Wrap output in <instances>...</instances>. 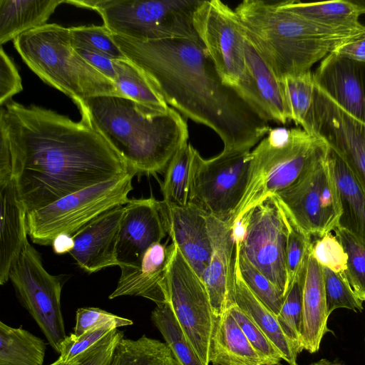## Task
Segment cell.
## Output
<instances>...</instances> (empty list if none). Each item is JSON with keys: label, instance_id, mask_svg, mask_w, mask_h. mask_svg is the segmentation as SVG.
Here are the masks:
<instances>
[{"label": "cell", "instance_id": "15", "mask_svg": "<svg viewBox=\"0 0 365 365\" xmlns=\"http://www.w3.org/2000/svg\"><path fill=\"white\" fill-rule=\"evenodd\" d=\"M302 128L338 154L365 191V123L345 111L315 84L313 105Z\"/></svg>", "mask_w": 365, "mask_h": 365}, {"label": "cell", "instance_id": "47", "mask_svg": "<svg viewBox=\"0 0 365 365\" xmlns=\"http://www.w3.org/2000/svg\"><path fill=\"white\" fill-rule=\"evenodd\" d=\"M23 90L21 78L11 58L0 49V104L3 105Z\"/></svg>", "mask_w": 365, "mask_h": 365}, {"label": "cell", "instance_id": "38", "mask_svg": "<svg viewBox=\"0 0 365 365\" xmlns=\"http://www.w3.org/2000/svg\"><path fill=\"white\" fill-rule=\"evenodd\" d=\"M334 231L347 255L346 269L344 274L354 292L364 302L365 301V242L338 226Z\"/></svg>", "mask_w": 365, "mask_h": 365}, {"label": "cell", "instance_id": "36", "mask_svg": "<svg viewBox=\"0 0 365 365\" xmlns=\"http://www.w3.org/2000/svg\"><path fill=\"white\" fill-rule=\"evenodd\" d=\"M235 260L243 281L250 291L277 317L284 299V293L240 254L236 242Z\"/></svg>", "mask_w": 365, "mask_h": 365}, {"label": "cell", "instance_id": "44", "mask_svg": "<svg viewBox=\"0 0 365 365\" xmlns=\"http://www.w3.org/2000/svg\"><path fill=\"white\" fill-rule=\"evenodd\" d=\"M118 328L117 324L109 323L92 329L81 336L74 334L67 335L60 346L58 358L65 362L72 361Z\"/></svg>", "mask_w": 365, "mask_h": 365}, {"label": "cell", "instance_id": "29", "mask_svg": "<svg viewBox=\"0 0 365 365\" xmlns=\"http://www.w3.org/2000/svg\"><path fill=\"white\" fill-rule=\"evenodd\" d=\"M277 3L282 9L320 25L336 28L362 25L359 21L360 15L350 0L312 3L287 0Z\"/></svg>", "mask_w": 365, "mask_h": 365}, {"label": "cell", "instance_id": "46", "mask_svg": "<svg viewBox=\"0 0 365 365\" xmlns=\"http://www.w3.org/2000/svg\"><path fill=\"white\" fill-rule=\"evenodd\" d=\"M124 337L123 332L113 329L104 339L81 355L80 365H109L118 341Z\"/></svg>", "mask_w": 365, "mask_h": 365}, {"label": "cell", "instance_id": "12", "mask_svg": "<svg viewBox=\"0 0 365 365\" xmlns=\"http://www.w3.org/2000/svg\"><path fill=\"white\" fill-rule=\"evenodd\" d=\"M274 196L289 218L310 237L319 238L338 225L341 209L327 155Z\"/></svg>", "mask_w": 365, "mask_h": 365}, {"label": "cell", "instance_id": "19", "mask_svg": "<svg viewBox=\"0 0 365 365\" xmlns=\"http://www.w3.org/2000/svg\"><path fill=\"white\" fill-rule=\"evenodd\" d=\"M166 232L201 279L212 252L207 213L194 203L170 205L160 201Z\"/></svg>", "mask_w": 365, "mask_h": 365}, {"label": "cell", "instance_id": "43", "mask_svg": "<svg viewBox=\"0 0 365 365\" xmlns=\"http://www.w3.org/2000/svg\"><path fill=\"white\" fill-rule=\"evenodd\" d=\"M311 253L322 267L340 273H344L346 269L347 255L331 232L312 242Z\"/></svg>", "mask_w": 365, "mask_h": 365}, {"label": "cell", "instance_id": "10", "mask_svg": "<svg viewBox=\"0 0 365 365\" xmlns=\"http://www.w3.org/2000/svg\"><path fill=\"white\" fill-rule=\"evenodd\" d=\"M250 152L223 149L217 155L205 159L196 150L189 202L230 225L249 182Z\"/></svg>", "mask_w": 365, "mask_h": 365}, {"label": "cell", "instance_id": "17", "mask_svg": "<svg viewBox=\"0 0 365 365\" xmlns=\"http://www.w3.org/2000/svg\"><path fill=\"white\" fill-rule=\"evenodd\" d=\"M166 234L159 200L152 197L129 200L124 205L118 234L119 266L138 264L145 252L161 242Z\"/></svg>", "mask_w": 365, "mask_h": 365}, {"label": "cell", "instance_id": "48", "mask_svg": "<svg viewBox=\"0 0 365 365\" xmlns=\"http://www.w3.org/2000/svg\"><path fill=\"white\" fill-rule=\"evenodd\" d=\"M75 49L92 67L114 83L117 77L114 67V60L92 51L83 48Z\"/></svg>", "mask_w": 365, "mask_h": 365}, {"label": "cell", "instance_id": "2", "mask_svg": "<svg viewBox=\"0 0 365 365\" xmlns=\"http://www.w3.org/2000/svg\"><path fill=\"white\" fill-rule=\"evenodd\" d=\"M167 104L214 130L226 150H251L272 129L221 79L197 39L141 41L111 34Z\"/></svg>", "mask_w": 365, "mask_h": 365}, {"label": "cell", "instance_id": "22", "mask_svg": "<svg viewBox=\"0 0 365 365\" xmlns=\"http://www.w3.org/2000/svg\"><path fill=\"white\" fill-rule=\"evenodd\" d=\"M169 246L161 242L152 245L137 265H120V278L110 299L121 296L148 299L156 306L168 302L165 276Z\"/></svg>", "mask_w": 365, "mask_h": 365}, {"label": "cell", "instance_id": "3", "mask_svg": "<svg viewBox=\"0 0 365 365\" xmlns=\"http://www.w3.org/2000/svg\"><path fill=\"white\" fill-rule=\"evenodd\" d=\"M78 109L81 120L104 137L135 175L163 171L187 143V120L171 107L158 113L125 97L98 96L87 99Z\"/></svg>", "mask_w": 365, "mask_h": 365}, {"label": "cell", "instance_id": "18", "mask_svg": "<svg viewBox=\"0 0 365 365\" xmlns=\"http://www.w3.org/2000/svg\"><path fill=\"white\" fill-rule=\"evenodd\" d=\"M212 252L201 277L212 311L220 320L235 300V239L233 227L207 214Z\"/></svg>", "mask_w": 365, "mask_h": 365}, {"label": "cell", "instance_id": "41", "mask_svg": "<svg viewBox=\"0 0 365 365\" xmlns=\"http://www.w3.org/2000/svg\"><path fill=\"white\" fill-rule=\"evenodd\" d=\"M228 309L259 356L263 364H280V361L283 360L280 353L253 320L236 303Z\"/></svg>", "mask_w": 365, "mask_h": 365}, {"label": "cell", "instance_id": "8", "mask_svg": "<svg viewBox=\"0 0 365 365\" xmlns=\"http://www.w3.org/2000/svg\"><path fill=\"white\" fill-rule=\"evenodd\" d=\"M134 173L68 195L43 207L26 213L28 235L33 242L51 245L61 234L73 235L102 213L125 205L133 189Z\"/></svg>", "mask_w": 365, "mask_h": 365}, {"label": "cell", "instance_id": "14", "mask_svg": "<svg viewBox=\"0 0 365 365\" xmlns=\"http://www.w3.org/2000/svg\"><path fill=\"white\" fill-rule=\"evenodd\" d=\"M193 25L221 79L235 88L245 71V34L236 11L220 0H202Z\"/></svg>", "mask_w": 365, "mask_h": 365}, {"label": "cell", "instance_id": "26", "mask_svg": "<svg viewBox=\"0 0 365 365\" xmlns=\"http://www.w3.org/2000/svg\"><path fill=\"white\" fill-rule=\"evenodd\" d=\"M235 300L236 304L263 331L288 364H297L300 353L297 346L283 331L277 315L265 306L243 281L235 260Z\"/></svg>", "mask_w": 365, "mask_h": 365}, {"label": "cell", "instance_id": "49", "mask_svg": "<svg viewBox=\"0 0 365 365\" xmlns=\"http://www.w3.org/2000/svg\"><path fill=\"white\" fill-rule=\"evenodd\" d=\"M333 52L341 56L365 63V35L339 46Z\"/></svg>", "mask_w": 365, "mask_h": 365}, {"label": "cell", "instance_id": "40", "mask_svg": "<svg viewBox=\"0 0 365 365\" xmlns=\"http://www.w3.org/2000/svg\"><path fill=\"white\" fill-rule=\"evenodd\" d=\"M322 271L329 315L339 308L361 312L363 301L354 292L344 273L324 267H322Z\"/></svg>", "mask_w": 365, "mask_h": 365}, {"label": "cell", "instance_id": "23", "mask_svg": "<svg viewBox=\"0 0 365 365\" xmlns=\"http://www.w3.org/2000/svg\"><path fill=\"white\" fill-rule=\"evenodd\" d=\"M0 284L9 273L28 242L26 211L19 200L12 174L0 176Z\"/></svg>", "mask_w": 365, "mask_h": 365}, {"label": "cell", "instance_id": "30", "mask_svg": "<svg viewBox=\"0 0 365 365\" xmlns=\"http://www.w3.org/2000/svg\"><path fill=\"white\" fill-rule=\"evenodd\" d=\"M46 351L42 339L0 322V365H43Z\"/></svg>", "mask_w": 365, "mask_h": 365}, {"label": "cell", "instance_id": "33", "mask_svg": "<svg viewBox=\"0 0 365 365\" xmlns=\"http://www.w3.org/2000/svg\"><path fill=\"white\" fill-rule=\"evenodd\" d=\"M196 149L190 143L182 145L172 158L161 184L163 201L170 205L189 203L192 165Z\"/></svg>", "mask_w": 365, "mask_h": 365}, {"label": "cell", "instance_id": "21", "mask_svg": "<svg viewBox=\"0 0 365 365\" xmlns=\"http://www.w3.org/2000/svg\"><path fill=\"white\" fill-rule=\"evenodd\" d=\"M124 205L113 207L88 222L73 235L70 255L84 271L93 273L119 266L116 249Z\"/></svg>", "mask_w": 365, "mask_h": 365}, {"label": "cell", "instance_id": "51", "mask_svg": "<svg viewBox=\"0 0 365 365\" xmlns=\"http://www.w3.org/2000/svg\"><path fill=\"white\" fill-rule=\"evenodd\" d=\"M359 15L365 14V0H350Z\"/></svg>", "mask_w": 365, "mask_h": 365}, {"label": "cell", "instance_id": "7", "mask_svg": "<svg viewBox=\"0 0 365 365\" xmlns=\"http://www.w3.org/2000/svg\"><path fill=\"white\" fill-rule=\"evenodd\" d=\"M66 4L96 11L115 35L141 41L197 39L193 14L200 0H84Z\"/></svg>", "mask_w": 365, "mask_h": 365}, {"label": "cell", "instance_id": "25", "mask_svg": "<svg viewBox=\"0 0 365 365\" xmlns=\"http://www.w3.org/2000/svg\"><path fill=\"white\" fill-rule=\"evenodd\" d=\"M327 160L341 209L337 226L365 242V191L344 161L331 148Z\"/></svg>", "mask_w": 365, "mask_h": 365}, {"label": "cell", "instance_id": "1", "mask_svg": "<svg viewBox=\"0 0 365 365\" xmlns=\"http://www.w3.org/2000/svg\"><path fill=\"white\" fill-rule=\"evenodd\" d=\"M0 130L9 140L12 177L26 213L133 173L89 123L51 110L9 101L1 108Z\"/></svg>", "mask_w": 365, "mask_h": 365}, {"label": "cell", "instance_id": "16", "mask_svg": "<svg viewBox=\"0 0 365 365\" xmlns=\"http://www.w3.org/2000/svg\"><path fill=\"white\" fill-rule=\"evenodd\" d=\"M234 89L264 120L281 124L290 120L281 79L246 34L245 71Z\"/></svg>", "mask_w": 365, "mask_h": 365}, {"label": "cell", "instance_id": "9", "mask_svg": "<svg viewBox=\"0 0 365 365\" xmlns=\"http://www.w3.org/2000/svg\"><path fill=\"white\" fill-rule=\"evenodd\" d=\"M165 285L168 302L179 324L201 361L209 365L220 320L202 279L173 242L169 245Z\"/></svg>", "mask_w": 365, "mask_h": 365}, {"label": "cell", "instance_id": "31", "mask_svg": "<svg viewBox=\"0 0 365 365\" xmlns=\"http://www.w3.org/2000/svg\"><path fill=\"white\" fill-rule=\"evenodd\" d=\"M118 91L140 107L154 112H166L170 108L144 73L128 59L114 60Z\"/></svg>", "mask_w": 365, "mask_h": 365}, {"label": "cell", "instance_id": "27", "mask_svg": "<svg viewBox=\"0 0 365 365\" xmlns=\"http://www.w3.org/2000/svg\"><path fill=\"white\" fill-rule=\"evenodd\" d=\"M66 0H0V43L46 24Z\"/></svg>", "mask_w": 365, "mask_h": 365}, {"label": "cell", "instance_id": "35", "mask_svg": "<svg viewBox=\"0 0 365 365\" xmlns=\"http://www.w3.org/2000/svg\"><path fill=\"white\" fill-rule=\"evenodd\" d=\"M290 120L302 126L312 107L315 83L311 71L281 78Z\"/></svg>", "mask_w": 365, "mask_h": 365}, {"label": "cell", "instance_id": "37", "mask_svg": "<svg viewBox=\"0 0 365 365\" xmlns=\"http://www.w3.org/2000/svg\"><path fill=\"white\" fill-rule=\"evenodd\" d=\"M307 260L286 292L279 314L277 315V319L283 331L297 346L300 352L302 351L300 346L302 288Z\"/></svg>", "mask_w": 365, "mask_h": 365}, {"label": "cell", "instance_id": "4", "mask_svg": "<svg viewBox=\"0 0 365 365\" xmlns=\"http://www.w3.org/2000/svg\"><path fill=\"white\" fill-rule=\"evenodd\" d=\"M245 34L279 78L310 71L339 46L365 35V25L336 28L286 11L277 1L245 0L235 9Z\"/></svg>", "mask_w": 365, "mask_h": 365}, {"label": "cell", "instance_id": "32", "mask_svg": "<svg viewBox=\"0 0 365 365\" xmlns=\"http://www.w3.org/2000/svg\"><path fill=\"white\" fill-rule=\"evenodd\" d=\"M109 365H178L165 342L143 335L138 339L123 337Z\"/></svg>", "mask_w": 365, "mask_h": 365}, {"label": "cell", "instance_id": "52", "mask_svg": "<svg viewBox=\"0 0 365 365\" xmlns=\"http://www.w3.org/2000/svg\"><path fill=\"white\" fill-rule=\"evenodd\" d=\"M81 361V356L73 359V361H70V362H65L58 358L56 361H54L53 363H52L49 365H80Z\"/></svg>", "mask_w": 365, "mask_h": 365}, {"label": "cell", "instance_id": "53", "mask_svg": "<svg viewBox=\"0 0 365 365\" xmlns=\"http://www.w3.org/2000/svg\"><path fill=\"white\" fill-rule=\"evenodd\" d=\"M309 365H344L339 362H333L326 359H322L317 361L310 364Z\"/></svg>", "mask_w": 365, "mask_h": 365}, {"label": "cell", "instance_id": "20", "mask_svg": "<svg viewBox=\"0 0 365 365\" xmlns=\"http://www.w3.org/2000/svg\"><path fill=\"white\" fill-rule=\"evenodd\" d=\"M313 78L341 108L365 123V63L331 52L322 61Z\"/></svg>", "mask_w": 365, "mask_h": 365}, {"label": "cell", "instance_id": "11", "mask_svg": "<svg viewBox=\"0 0 365 365\" xmlns=\"http://www.w3.org/2000/svg\"><path fill=\"white\" fill-rule=\"evenodd\" d=\"M237 223L242 225V231L234 235L240 254L285 295L288 222L277 199L266 198Z\"/></svg>", "mask_w": 365, "mask_h": 365}, {"label": "cell", "instance_id": "34", "mask_svg": "<svg viewBox=\"0 0 365 365\" xmlns=\"http://www.w3.org/2000/svg\"><path fill=\"white\" fill-rule=\"evenodd\" d=\"M150 318L178 365H204L183 332L168 302L156 306L151 312Z\"/></svg>", "mask_w": 365, "mask_h": 365}, {"label": "cell", "instance_id": "45", "mask_svg": "<svg viewBox=\"0 0 365 365\" xmlns=\"http://www.w3.org/2000/svg\"><path fill=\"white\" fill-rule=\"evenodd\" d=\"M114 323L118 327L132 325L133 321L97 307H81L76 312L73 333L81 336L86 331L106 324Z\"/></svg>", "mask_w": 365, "mask_h": 365}, {"label": "cell", "instance_id": "42", "mask_svg": "<svg viewBox=\"0 0 365 365\" xmlns=\"http://www.w3.org/2000/svg\"><path fill=\"white\" fill-rule=\"evenodd\" d=\"M287 217L288 236L286 249V269L289 289L295 277L308 259L312 241V237L300 230L287 215Z\"/></svg>", "mask_w": 365, "mask_h": 365}, {"label": "cell", "instance_id": "50", "mask_svg": "<svg viewBox=\"0 0 365 365\" xmlns=\"http://www.w3.org/2000/svg\"><path fill=\"white\" fill-rule=\"evenodd\" d=\"M52 247L55 253L62 255L70 253L74 246L73 237L68 234H61L54 238Z\"/></svg>", "mask_w": 365, "mask_h": 365}, {"label": "cell", "instance_id": "5", "mask_svg": "<svg viewBox=\"0 0 365 365\" xmlns=\"http://www.w3.org/2000/svg\"><path fill=\"white\" fill-rule=\"evenodd\" d=\"M13 41L30 69L43 81L71 98L78 108L95 96L123 97L113 82L76 51L69 28L46 24L21 34Z\"/></svg>", "mask_w": 365, "mask_h": 365}, {"label": "cell", "instance_id": "6", "mask_svg": "<svg viewBox=\"0 0 365 365\" xmlns=\"http://www.w3.org/2000/svg\"><path fill=\"white\" fill-rule=\"evenodd\" d=\"M328 145L300 128L270 131L250 152V179L233 227L266 198L284 190L321 158Z\"/></svg>", "mask_w": 365, "mask_h": 365}, {"label": "cell", "instance_id": "24", "mask_svg": "<svg viewBox=\"0 0 365 365\" xmlns=\"http://www.w3.org/2000/svg\"><path fill=\"white\" fill-rule=\"evenodd\" d=\"M327 308L322 266L311 253L307 262L302 288L300 346L311 354L320 348L323 336L330 329Z\"/></svg>", "mask_w": 365, "mask_h": 365}, {"label": "cell", "instance_id": "39", "mask_svg": "<svg viewBox=\"0 0 365 365\" xmlns=\"http://www.w3.org/2000/svg\"><path fill=\"white\" fill-rule=\"evenodd\" d=\"M69 29L74 48L97 52L113 60L127 59L104 25L81 26L70 27Z\"/></svg>", "mask_w": 365, "mask_h": 365}, {"label": "cell", "instance_id": "54", "mask_svg": "<svg viewBox=\"0 0 365 365\" xmlns=\"http://www.w3.org/2000/svg\"><path fill=\"white\" fill-rule=\"evenodd\" d=\"M279 365H282V364H279ZM289 365H298V364H289Z\"/></svg>", "mask_w": 365, "mask_h": 365}, {"label": "cell", "instance_id": "13", "mask_svg": "<svg viewBox=\"0 0 365 365\" xmlns=\"http://www.w3.org/2000/svg\"><path fill=\"white\" fill-rule=\"evenodd\" d=\"M21 305L34 319L53 349L59 353L67 336L61 306L62 280L43 267L39 253L29 241L9 273Z\"/></svg>", "mask_w": 365, "mask_h": 365}, {"label": "cell", "instance_id": "28", "mask_svg": "<svg viewBox=\"0 0 365 365\" xmlns=\"http://www.w3.org/2000/svg\"><path fill=\"white\" fill-rule=\"evenodd\" d=\"M210 361L213 365H264L229 309L219 322Z\"/></svg>", "mask_w": 365, "mask_h": 365}]
</instances>
